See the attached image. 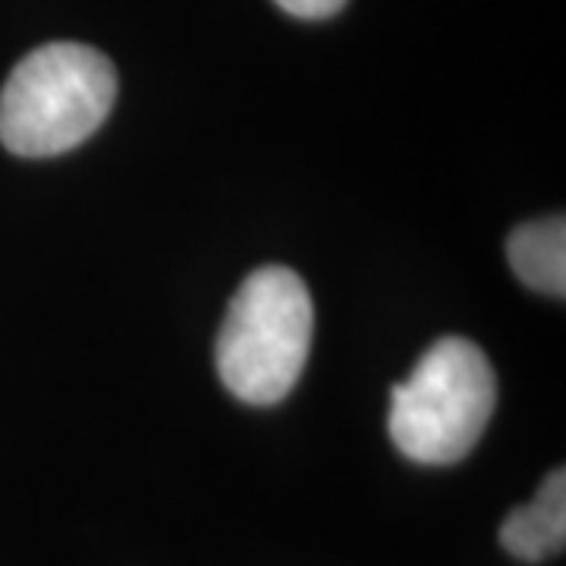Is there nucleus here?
<instances>
[{
    "instance_id": "1",
    "label": "nucleus",
    "mask_w": 566,
    "mask_h": 566,
    "mask_svg": "<svg viewBox=\"0 0 566 566\" xmlns=\"http://www.w3.org/2000/svg\"><path fill=\"white\" fill-rule=\"evenodd\" d=\"M117 70L102 51L54 41L25 54L0 88V142L22 158H51L85 142L111 114Z\"/></svg>"
},
{
    "instance_id": "2",
    "label": "nucleus",
    "mask_w": 566,
    "mask_h": 566,
    "mask_svg": "<svg viewBox=\"0 0 566 566\" xmlns=\"http://www.w3.org/2000/svg\"><path fill=\"white\" fill-rule=\"evenodd\" d=\"M312 296L283 264L252 271L237 290L218 334V375L243 403L283 400L303 375L312 346Z\"/></svg>"
},
{
    "instance_id": "6",
    "label": "nucleus",
    "mask_w": 566,
    "mask_h": 566,
    "mask_svg": "<svg viewBox=\"0 0 566 566\" xmlns=\"http://www.w3.org/2000/svg\"><path fill=\"white\" fill-rule=\"evenodd\" d=\"M346 0H277V7H283L286 13L300 17V20H327L334 13L344 10Z\"/></svg>"
},
{
    "instance_id": "3",
    "label": "nucleus",
    "mask_w": 566,
    "mask_h": 566,
    "mask_svg": "<svg viewBox=\"0 0 566 566\" xmlns=\"http://www.w3.org/2000/svg\"><path fill=\"white\" fill-rule=\"evenodd\" d=\"M497 403L488 356L465 337H441L394 387L387 428L412 463L447 465L479 444Z\"/></svg>"
},
{
    "instance_id": "5",
    "label": "nucleus",
    "mask_w": 566,
    "mask_h": 566,
    "mask_svg": "<svg viewBox=\"0 0 566 566\" xmlns=\"http://www.w3.org/2000/svg\"><path fill=\"white\" fill-rule=\"evenodd\" d=\"M506 259L520 281L564 300L566 293V223L564 218L520 223L506 240Z\"/></svg>"
},
{
    "instance_id": "4",
    "label": "nucleus",
    "mask_w": 566,
    "mask_h": 566,
    "mask_svg": "<svg viewBox=\"0 0 566 566\" xmlns=\"http://www.w3.org/2000/svg\"><path fill=\"white\" fill-rule=\"evenodd\" d=\"M566 542V475L554 469L528 504L516 506L501 526V545L526 564H538L564 551Z\"/></svg>"
}]
</instances>
